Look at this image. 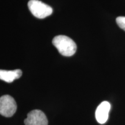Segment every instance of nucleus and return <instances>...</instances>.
<instances>
[{
    "label": "nucleus",
    "instance_id": "obj_1",
    "mask_svg": "<svg viewBox=\"0 0 125 125\" xmlns=\"http://www.w3.org/2000/svg\"><path fill=\"white\" fill-rule=\"evenodd\" d=\"M53 45L64 56L74 55L76 51V45L70 37L65 35H57L53 39Z\"/></svg>",
    "mask_w": 125,
    "mask_h": 125
},
{
    "label": "nucleus",
    "instance_id": "obj_2",
    "mask_svg": "<svg viewBox=\"0 0 125 125\" xmlns=\"http://www.w3.org/2000/svg\"><path fill=\"white\" fill-rule=\"evenodd\" d=\"M28 7L31 13L39 19L46 18L53 12V9L50 6L39 0L29 1L28 2Z\"/></svg>",
    "mask_w": 125,
    "mask_h": 125
},
{
    "label": "nucleus",
    "instance_id": "obj_3",
    "mask_svg": "<svg viewBox=\"0 0 125 125\" xmlns=\"http://www.w3.org/2000/svg\"><path fill=\"white\" fill-rule=\"evenodd\" d=\"M17 109L15 99L9 95H4L0 97V114L5 117H11Z\"/></svg>",
    "mask_w": 125,
    "mask_h": 125
},
{
    "label": "nucleus",
    "instance_id": "obj_4",
    "mask_svg": "<svg viewBox=\"0 0 125 125\" xmlns=\"http://www.w3.org/2000/svg\"><path fill=\"white\" fill-rule=\"evenodd\" d=\"M25 125H48V121L45 114L39 109H34L27 114L24 120Z\"/></svg>",
    "mask_w": 125,
    "mask_h": 125
},
{
    "label": "nucleus",
    "instance_id": "obj_5",
    "mask_svg": "<svg viewBox=\"0 0 125 125\" xmlns=\"http://www.w3.org/2000/svg\"><path fill=\"white\" fill-rule=\"evenodd\" d=\"M111 108V105L108 101H103L98 106L96 111L97 121L100 124H104L107 121L108 114Z\"/></svg>",
    "mask_w": 125,
    "mask_h": 125
},
{
    "label": "nucleus",
    "instance_id": "obj_6",
    "mask_svg": "<svg viewBox=\"0 0 125 125\" xmlns=\"http://www.w3.org/2000/svg\"><path fill=\"white\" fill-rule=\"evenodd\" d=\"M22 75V71L19 69L15 70H0V79L8 83H11Z\"/></svg>",
    "mask_w": 125,
    "mask_h": 125
},
{
    "label": "nucleus",
    "instance_id": "obj_7",
    "mask_svg": "<svg viewBox=\"0 0 125 125\" xmlns=\"http://www.w3.org/2000/svg\"><path fill=\"white\" fill-rule=\"evenodd\" d=\"M116 23L119 27L125 31V17H118V18H116Z\"/></svg>",
    "mask_w": 125,
    "mask_h": 125
}]
</instances>
